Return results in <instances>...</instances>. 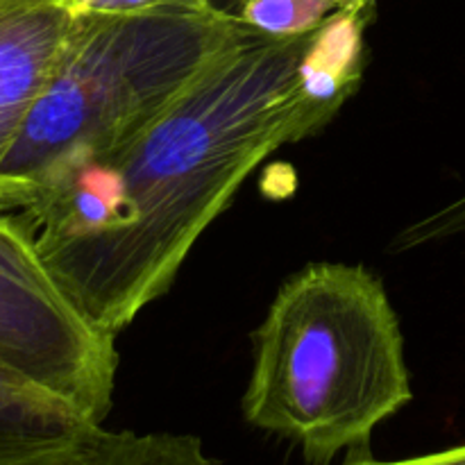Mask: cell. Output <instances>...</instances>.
I'll use <instances>...</instances> for the list:
<instances>
[{
  "label": "cell",
  "instance_id": "1",
  "mask_svg": "<svg viewBox=\"0 0 465 465\" xmlns=\"http://www.w3.org/2000/svg\"><path fill=\"white\" fill-rule=\"evenodd\" d=\"M302 36L252 27L125 148L103 157L121 186V221L39 252L95 327L118 336L175 282L203 232L277 148L331 121L300 91Z\"/></svg>",
  "mask_w": 465,
  "mask_h": 465
},
{
  "label": "cell",
  "instance_id": "2",
  "mask_svg": "<svg viewBox=\"0 0 465 465\" xmlns=\"http://www.w3.org/2000/svg\"><path fill=\"white\" fill-rule=\"evenodd\" d=\"M413 400L400 318L363 266L309 263L254 331L245 420L312 465L371 454L372 431Z\"/></svg>",
  "mask_w": 465,
  "mask_h": 465
},
{
  "label": "cell",
  "instance_id": "3",
  "mask_svg": "<svg viewBox=\"0 0 465 465\" xmlns=\"http://www.w3.org/2000/svg\"><path fill=\"white\" fill-rule=\"evenodd\" d=\"M245 30L213 0L77 12L0 173L36 182L66 157H112Z\"/></svg>",
  "mask_w": 465,
  "mask_h": 465
},
{
  "label": "cell",
  "instance_id": "4",
  "mask_svg": "<svg viewBox=\"0 0 465 465\" xmlns=\"http://www.w3.org/2000/svg\"><path fill=\"white\" fill-rule=\"evenodd\" d=\"M114 341L50 272L23 218L0 213V361L103 425L116 384Z\"/></svg>",
  "mask_w": 465,
  "mask_h": 465
},
{
  "label": "cell",
  "instance_id": "5",
  "mask_svg": "<svg viewBox=\"0 0 465 465\" xmlns=\"http://www.w3.org/2000/svg\"><path fill=\"white\" fill-rule=\"evenodd\" d=\"M75 16L73 0H0V166L39 100Z\"/></svg>",
  "mask_w": 465,
  "mask_h": 465
},
{
  "label": "cell",
  "instance_id": "6",
  "mask_svg": "<svg viewBox=\"0 0 465 465\" xmlns=\"http://www.w3.org/2000/svg\"><path fill=\"white\" fill-rule=\"evenodd\" d=\"M84 411L0 361V465H84L104 436Z\"/></svg>",
  "mask_w": 465,
  "mask_h": 465
},
{
  "label": "cell",
  "instance_id": "7",
  "mask_svg": "<svg viewBox=\"0 0 465 465\" xmlns=\"http://www.w3.org/2000/svg\"><path fill=\"white\" fill-rule=\"evenodd\" d=\"M372 16L375 3L339 7L318 27L300 62V91L330 118L361 86L366 27Z\"/></svg>",
  "mask_w": 465,
  "mask_h": 465
},
{
  "label": "cell",
  "instance_id": "8",
  "mask_svg": "<svg viewBox=\"0 0 465 465\" xmlns=\"http://www.w3.org/2000/svg\"><path fill=\"white\" fill-rule=\"evenodd\" d=\"M89 465H218L189 434H132L104 431Z\"/></svg>",
  "mask_w": 465,
  "mask_h": 465
},
{
  "label": "cell",
  "instance_id": "9",
  "mask_svg": "<svg viewBox=\"0 0 465 465\" xmlns=\"http://www.w3.org/2000/svg\"><path fill=\"white\" fill-rule=\"evenodd\" d=\"M336 9L334 0H243L239 16L254 32L286 39L318 30Z\"/></svg>",
  "mask_w": 465,
  "mask_h": 465
},
{
  "label": "cell",
  "instance_id": "10",
  "mask_svg": "<svg viewBox=\"0 0 465 465\" xmlns=\"http://www.w3.org/2000/svg\"><path fill=\"white\" fill-rule=\"evenodd\" d=\"M39 195V184L25 177L0 173V213H18L30 207Z\"/></svg>",
  "mask_w": 465,
  "mask_h": 465
},
{
  "label": "cell",
  "instance_id": "11",
  "mask_svg": "<svg viewBox=\"0 0 465 465\" xmlns=\"http://www.w3.org/2000/svg\"><path fill=\"white\" fill-rule=\"evenodd\" d=\"M343 465H465V445L443 450V452L422 454V457L398 459V461H377L371 454L350 457Z\"/></svg>",
  "mask_w": 465,
  "mask_h": 465
},
{
  "label": "cell",
  "instance_id": "12",
  "mask_svg": "<svg viewBox=\"0 0 465 465\" xmlns=\"http://www.w3.org/2000/svg\"><path fill=\"white\" fill-rule=\"evenodd\" d=\"M77 12H134V9L157 7L171 0H73Z\"/></svg>",
  "mask_w": 465,
  "mask_h": 465
},
{
  "label": "cell",
  "instance_id": "13",
  "mask_svg": "<svg viewBox=\"0 0 465 465\" xmlns=\"http://www.w3.org/2000/svg\"><path fill=\"white\" fill-rule=\"evenodd\" d=\"M339 7H345V5H372L375 0H334Z\"/></svg>",
  "mask_w": 465,
  "mask_h": 465
},
{
  "label": "cell",
  "instance_id": "14",
  "mask_svg": "<svg viewBox=\"0 0 465 465\" xmlns=\"http://www.w3.org/2000/svg\"><path fill=\"white\" fill-rule=\"evenodd\" d=\"M84 465H89V463H84Z\"/></svg>",
  "mask_w": 465,
  "mask_h": 465
}]
</instances>
